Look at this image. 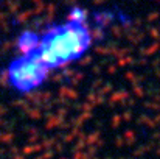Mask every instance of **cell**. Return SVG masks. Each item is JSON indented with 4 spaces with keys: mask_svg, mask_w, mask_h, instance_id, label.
I'll use <instances>...</instances> for the list:
<instances>
[{
    "mask_svg": "<svg viewBox=\"0 0 160 159\" xmlns=\"http://www.w3.org/2000/svg\"><path fill=\"white\" fill-rule=\"evenodd\" d=\"M92 41L86 13L81 8H73L64 24L54 25L44 34L36 36L31 53L52 72L78 61L90 49Z\"/></svg>",
    "mask_w": 160,
    "mask_h": 159,
    "instance_id": "1",
    "label": "cell"
},
{
    "mask_svg": "<svg viewBox=\"0 0 160 159\" xmlns=\"http://www.w3.org/2000/svg\"><path fill=\"white\" fill-rule=\"evenodd\" d=\"M48 73L50 70L31 52L20 53L8 67V83L17 92H31L47 80Z\"/></svg>",
    "mask_w": 160,
    "mask_h": 159,
    "instance_id": "2",
    "label": "cell"
}]
</instances>
